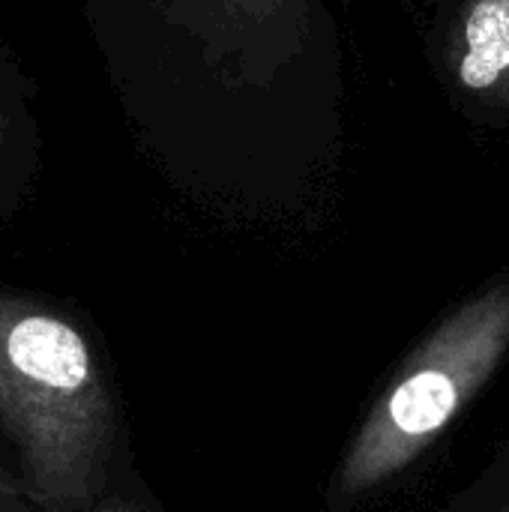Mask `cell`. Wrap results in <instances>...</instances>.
Listing matches in <instances>:
<instances>
[{"instance_id":"obj_1","label":"cell","mask_w":509,"mask_h":512,"mask_svg":"<svg viewBox=\"0 0 509 512\" xmlns=\"http://www.w3.org/2000/svg\"><path fill=\"white\" fill-rule=\"evenodd\" d=\"M0 423L42 512H81L102 489L114 405L87 339L36 300L0 291Z\"/></svg>"},{"instance_id":"obj_5","label":"cell","mask_w":509,"mask_h":512,"mask_svg":"<svg viewBox=\"0 0 509 512\" xmlns=\"http://www.w3.org/2000/svg\"><path fill=\"white\" fill-rule=\"evenodd\" d=\"M0 512H27L24 498H21V489L6 477L3 465H0Z\"/></svg>"},{"instance_id":"obj_8","label":"cell","mask_w":509,"mask_h":512,"mask_svg":"<svg viewBox=\"0 0 509 512\" xmlns=\"http://www.w3.org/2000/svg\"><path fill=\"white\" fill-rule=\"evenodd\" d=\"M504 512H509V510H504Z\"/></svg>"},{"instance_id":"obj_7","label":"cell","mask_w":509,"mask_h":512,"mask_svg":"<svg viewBox=\"0 0 509 512\" xmlns=\"http://www.w3.org/2000/svg\"><path fill=\"white\" fill-rule=\"evenodd\" d=\"M3 129H6V120H3V111H0V138H3Z\"/></svg>"},{"instance_id":"obj_6","label":"cell","mask_w":509,"mask_h":512,"mask_svg":"<svg viewBox=\"0 0 509 512\" xmlns=\"http://www.w3.org/2000/svg\"><path fill=\"white\" fill-rule=\"evenodd\" d=\"M90 512H147L144 507H138V504H132V501H123V498H114V501H105V504H99L96 510Z\"/></svg>"},{"instance_id":"obj_3","label":"cell","mask_w":509,"mask_h":512,"mask_svg":"<svg viewBox=\"0 0 509 512\" xmlns=\"http://www.w3.org/2000/svg\"><path fill=\"white\" fill-rule=\"evenodd\" d=\"M450 72L462 93L509 102V0H468L450 33Z\"/></svg>"},{"instance_id":"obj_4","label":"cell","mask_w":509,"mask_h":512,"mask_svg":"<svg viewBox=\"0 0 509 512\" xmlns=\"http://www.w3.org/2000/svg\"><path fill=\"white\" fill-rule=\"evenodd\" d=\"M201 36L237 57L297 45L309 30L306 0H201Z\"/></svg>"},{"instance_id":"obj_2","label":"cell","mask_w":509,"mask_h":512,"mask_svg":"<svg viewBox=\"0 0 509 512\" xmlns=\"http://www.w3.org/2000/svg\"><path fill=\"white\" fill-rule=\"evenodd\" d=\"M509 351V282L450 315L402 366L351 441L336 489L366 495L405 471L480 393Z\"/></svg>"}]
</instances>
